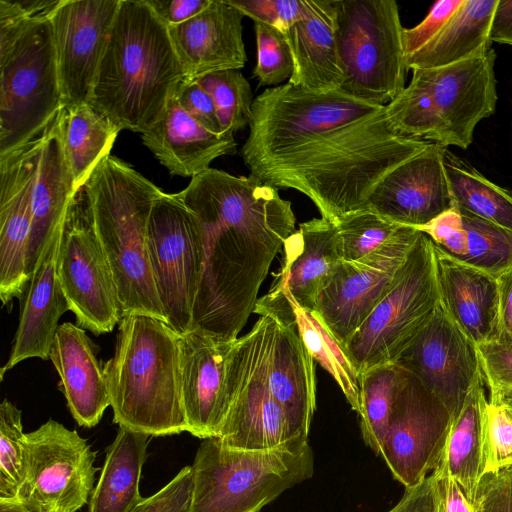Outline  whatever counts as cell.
<instances>
[{
    "label": "cell",
    "mask_w": 512,
    "mask_h": 512,
    "mask_svg": "<svg viewBox=\"0 0 512 512\" xmlns=\"http://www.w3.org/2000/svg\"><path fill=\"white\" fill-rule=\"evenodd\" d=\"M443 164L453 205L512 231V193L491 182L466 160L444 149Z\"/></svg>",
    "instance_id": "cell-36"
},
{
    "label": "cell",
    "mask_w": 512,
    "mask_h": 512,
    "mask_svg": "<svg viewBox=\"0 0 512 512\" xmlns=\"http://www.w3.org/2000/svg\"><path fill=\"white\" fill-rule=\"evenodd\" d=\"M148 435L119 426L106 449L88 512H129L142 498L139 482L146 459Z\"/></svg>",
    "instance_id": "cell-33"
},
{
    "label": "cell",
    "mask_w": 512,
    "mask_h": 512,
    "mask_svg": "<svg viewBox=\"0 0 512 512\" xmlns=\"http://www.w3.org/2000/svg\"><path fill=\"white\" fill-rule=\"evenodd\" d=\"M430 143L398 133L384 105L287 82L254 99L241 154L251 175L304 194L334 223L367 209L377 184Z\"/></svg>",
    "instance_id": "cell-1"
},
{
    "label": "cell",
    "mask_w": 512,
    "mask_h": 512,
    "mask_svg": "<svg viewBox=\"0 0 512 512\" xmlns=\"http://www.w3.org/2000/svg\"><path fill=\"white\" fill-rule=\"evenodd\" d=\"M58 276L76 325L101 335L119 324L123 310L112 269L94 227L85 185L75 191L65 213Z\"/></svg>",
    "instance_id": "cell-11"
},
{
    "label": "cell",
    "mask_w": 512,
    "mask_h": 512,
    "mask_svg": "<svg viewBox=\"0 0 512 512\" xmlns=\"http://www.w3.org/2000/svg\"><path fill=\"white\" fill-rule=\"evenodd\" d=\"M191 469V512H260L281 493L312 477L314 457L308 438L255 451L207 438Z\"/></svg>",
    "instance_id": "cell-8"
},
{
    "label": "cell",
    "mask_w": 512,
    "mask_h": 512,
    "mask_svg": "<svg viewBox=\"0 0 512 512\" xmlns=\"http://www.w3.org/2000/svg\"><path fill=\"white\" fill-rule=\"evenodd\" d=\"M489 397L500 399L501 401H503L505 404H507L512 409V388L501 392L497 396H489Z\"/></svg>",
    "instance_id": "cell-57"
},
{
    "label": "cell",
    "mask_w": 512,
    "mask_h": 512,
    "mask_svg": "<svg viewBox=\"0 0 512 512\" xmlns=\"http://www.w3.org/2000/svg\"><path fill=\"white\" fill-rule=\"evenodd\" d=\"M482 410L484 476L512 466V409L500 399L486 395Z\"/></svg>",
    "instance_id": "cell-42"
},
{
    "label": "cell",
    "mask_w": 512,
    "mask_h": 512,
    "mask_svg": "<svg viewBox=\"0 0 512 512\" xmlns=\"http://www.w3.org/2000/svg\"><path fill=\"white\" fill-rule=\"evenodd\" d=\"M336 30L335 0H305L303 18L283 34L293 59L290 84L319 94L341 88L345 72Z\"/></svg>",
    "instance_id": "cell-26"
},
{
    "label": "cell",
    "mask_w": 512,
    "mask_h": 512,
    "mask_svg": "<svg viewBox=\"0 0 512 512\" xmlns=\"http://www.w3.org/2000/svg\"><path fill=\"white\" fill-rule=\"evenodd\" d=\"M254 22L285 33L305 13V0H225Z\"/></svg>",
    "instance_id": "cell-44"
},
{
    "label": "cell",
    "mask_w": 512,
    "mask_h": 512,
    "mask_svg": "<svg viewBox=\"0 0 512 512\" xmlns=\"http://www.w3.org/2000/svg\"><path fill=\"white\" fill-rule=\"evenodd\" d=\"M434 261L440 303L450 318L476 346L498 340L497 278L436 244Z\"/></svg>",
    "instance_id": "cell-25"
},
{
    "label": "cell",
    "mask_w": 512,
    "mask_h": 512,
    "mask_svg": "<svg viewBox=\"0 0 512 512\" xmlns=\"http://www.w3.org/2000/svg\"><path fill=\"white\" fill-rule=\"evenodd\" d=\"M38 136L0 156V299L3 306L20 298L28 281L26 256L33 222L31 182Z\"/></svg>",
    "instance_id": "cell-20"
},
{
    "label": "cell",
    "mask_w": 512,
    "mask_h": 512,
    "mask_svg": "<svg viewBox=\"0 0 512 512\" xmlns=\"http://www.w3.org/2000/svg\"><path fill=\"white\" fill-rule=\"evenodd\" d=\"M467 234L466 263L498 278L512 269V231L461 212Z\"/></svg>",
    "instance_id": "cell-39"
},
{
    "label": "cell",
    "mask_w": 512,
    "mask_h": 512,
    "mask_svg": "<svg viewBox=\"0 0 512 512\" xmlns=\"http://www.w3.org/2000/svg\"><path fill=\"white\" fill-rule=\"evenodd\" d=\"M184 77L167 26L145 0H120L88 104L119 132L142 134Z\"/></svg>",
    "instance_id": "cell-3"
},
{
    "label": "cell",
    "mask_w": 512,
    "mask_h": 512,
    "mask_svg": "<svg viewBox=\"0 0 512 512\" xmlns=\"http://www.w3.org/2000/svg\"><path fill=\"white\" fill-rule=\"evenodd\" d=\"M75 191L56 113L37 138L31 182L33 222L26 256L28 279L46 244L63 223Z\"/></svg>",
    "instance_id": "cell-28"
},
{
    "label": "cell",
    "mask_w": 512,
    "mask_h": 512,
    "mask_svg": "<svg viewBox=\"0 0 512 512\" xmlns=\"http://www.w3.org/2000/svg\"><path fill=\"white\" fill-rule=\"evenodd\" d=\"M431 142L388 173L375 187L367 209L401 225L419 227L453 206L443 153Z\"/></svg>",
    "instance_id": "cell-21"
},
{
    "label": "cell",
    "mask_w": 512,
    "mask_h": 512,
    "mask_svg": "<svg viewBox=\"0 0 512 512\" xmlns=\"http://www.w3.org/2000/svg\"><path fill=\"white\" fill-rule=\"evenodd\" d=\"M179 339L158 318L122 317L114 355L103 366L114 423L148 436L187 431Z\"/></svg>",
    "instance_id": "cell-4"
},
{
    "label": "cell",
    "mask_w": 512,
    "mask_h": 512,
    "mask_svg": "<svg viewBox=\"0 0 512 512\" xmlns=\"http://www.w3.org/2000/svg\"><path fill=\"white\" fill-rule=\"evenodd\" d=\"M192 469L182 468L163 488L142 497L129 512H191Z\"/></svg>",
    "instance_id": "cell-45"
},
{
    "label": "cell",
    "mask_w": 512,
    "mask_h": 512,
    "mask_svg": "<svg viewBox=\"0 0 512 512\" xmlns=\"http://www.w3.org/2000/svg\"><path fill=\"white\" fill-rule=\"evenodd\" d=\"M266 322V377L297 437L308 438L316 409L315 360L293 323L262 314Z\"/></svg>",
    "instance_id": "cell-23"
},
{
    "label": "cell",
    "mask_w": 512,
    "mask_h": 512,
    "mask_svg": "<svg viewBox=\"0 0 512 512\" xmlns=\"http://www.w3.org/2000/svg\"><path fill=\"white\" fill-rule=\"evenodd\" d=\"M236 339H223L195 329L180 334L186 432L202 440L217 438L227 417L230 366Z\"/></svg>",
    "instance_id": "cell-19"
},
{
    "label": "cell",
    "mask_w": 512,
    "mask_h": 512,
    "mask_svg": "<svg viewBox=\"0 0 512 512\" xmlns=\"http://www.w3.org/2000/svg\"><path fill=\"white\" fill-rule=\"evenodd\" d=\"M85 186L94 227L114 275L123 316L144 314L167 323L147 248L151 210L163 191L111 154L97 165Z\"/></svg>",
    "instance_id": "cell-5"
},
{
    "label": "cell",
    "mask_w": 512,
    "mask_h": 512,
    "mask_svg": "<svg viewBox=\"0 0 512 512\" xmlns=\"http://www.w3.org/2000/svg\"><path fill=\"white\" fill-rule=\"evenodd\" d=\"M229 381L230 408L217 437L223 445L249 451L269 450L298 438L268 387L264 316L236 339Z\"/></svg>",
    "instance_id": "cell-13"
},
{
    "label": "cell",
    "mask_w": 512,
    "mask_h": 512,
    "mask_svg": "<svg viewBox=\"0 0 512 512\" xmlns=\"http://www.w3.org/2000/svg\"><path fill=\"white\" fill-rule=\"evenodd\" d=\"M0 512H43L19 499H0Z\"/></svg>",
    "instance_id": "cell-56"
},
{
    "label": "cell",
    "mask_w": 512,
    "mask_h": 512,
    "mask_svg": "<svg viewBox=\"0 0 512 512\" xmlns=\"http://www.w3.org/2000/svg\"><path fill=\"white\" fill-rule=\"evenodd\" d=\"M120 0H63L51 17L61 106L88 104Z\"/></svg>",
    "instance_id": "cell-18"
},
{
    "label": "cell",
    "mask_w": 512,
    "mask_h": 512,
    "mask_svg": "<svg viewBox=\"0 0 512 512\" xmlns=\"http://www.w3.org/2000/svg\"><path fill=\"white\" fill-rule=\"evenodd\" d=\"M342 92L386 106L405 88L407 66L394 0H335Z\"/></svg>",
    "instance_id": "cell-9"
},
{
    "label": "cell",
    "mask_w": 512,
    "mask_h": 512,
    "mask_svg": "<svg viewBox=\"0 0 512 512\" xmlns=\"http://www.w3.org/2000/svg\"><path fill=\"white\" fill-rule=\"evenodd\" d=\"M490 40L512 46V0H498L491 23Z\"/></svg>",
    "instance_id": "cell-55"
},
{
    "label": "cell",
    "mask_w": 512,
    "mask_h": 512,
    "mask_svg": "<svg viewBox=\"0 0 512 512\" xmlns=\"http://www.w3.org/2000/svg\"><path fill=\"white\" fill-rule=\"evenodd\" d=\"M439 304L434 243L422 233L396 283L345 345L359 376L396 363Z\"/></svg>",
    "instance_id": "cell-10"
},
{
    "label": "cell",
    "mask_w": 512,
    "mask_h": 512,
    "mask_svg": "<svg viewBox=\"0 0 512 512\" xmlns=\"http://www.w3.org/2000/svg\"><path fill=\"white\" fill-rule=\"evenodd\" d=\"M253 313L293 323L313 359L335 380L351 408L360 412L359 374L344 346L323 325L315 311L300 306L284 287H270Z\"/></svg>",
    "instance_id": "cell-31"
},
{
    "label": "cell",
    "mask_w": 512,
    "mask_h": 512,
    "mask_svg": "<svg viewBox=\"0 0 512 512\" xmlns=\"http://www.w3.org/2000/svg\"><path fill=\"white\" fill-rule=\"evenodd\" d=\"M282 251L272 286L286 288L300 306L314 311L320 291L342 261L336 225L322 217L303 222Z\"/></svg>",
    "instance_id": "cell-30"
},
{
    "label": "cell",
    "mask_w": 512,
    "mask_h": 512,
    "mask_svg": "<svg viewBox=\"0 0 512 512\" xmlns=\"http://www.w3.org/2000/svg\"><path fill=\"white\" fill-rule=\"evenodd\" d=\"M244 17L225 0H211L195 17L167 27L186 77L197 78L245 66Z\"/></svg>",
    "instance_id": "cell-24"
},
{
    "label": "cell",
    "mask_w": 512,
    "mask_h": 512,
    "mask_svg": "<svg viewBox=\"0 0 512 512\" xmlns=\"http://www.w3.org/2000/svg\"><path fill=\"white\" fill-rule=\"evenodd\" d=\"M431 476L415 487L405 489L400 501L387 512H430Z\"/></svg>",
    "instance_id": "cell-54"
},
{
    "label": "cell",
    "mask_w": 512,
    "mask_h": 512,
    "mask_svg": "<svg viewBox=\"0 0 512 512\" xmlns=\"http://www.w3.org/2000/svg\"><path fill=\"white\" fill-rule=\"evenodd\" d=\"M196 216L203 269L191 329L238 338L285 240L296 231L290 201L254 177L209 168L175 193Z\"/></svg>",
    "instance_id": "cell-2"
},
{
    "label": "cell",
    "mask_w": 512,
    "mask_h": 512,
    "mask_svg": "<svg viewBox=\"0 0 512 512\" xmlns=\"http://www.w3.org/2000/svg\"><path fill=\"white\" fill-rule=\"evenodd\" d=\"M451 420L443 403L406 370L379 453L405 489L438 466Z\"/></svg>",
    "instance_id": "cell-16"
},
{
    "label": "cell",
    "mask_w": 512,
    "mask_h": 512,
    "mask_svg": "<svg viewBox=\"0 0 512 512\" xmlns=\"http://www.w3.org/2000/svg\"><path fill=\"white\" fill-rule=\"evenodd\" d=\"M97 348L85 329L65 322L59 325L49 353L67 407L78 425L85 428L96 426L110 406Z\"/></svg>",
    "instance_id": "cell-27"
},
{
    "label": "cell",
    "mask_w": 512,
    "mask_h": 512,
    "mask_svg": "<svg viewBox=\"0 0 512 512\" xmlns=\"http://www.w3.org/2000/svg\"><path fill=\"white\" fill-rule=\"evenodd\" d=\"M195 79L212 97L222 133L233 135L249 127L255 98L239 70L212 72Z\"/></svg>",
    "instance_id": "cell-38"
},
{
    "label": "cell",
    "mask_w": 512,
    "mask_h": 512,
    "mask_svg": "<svg viewBox=\"0 0 512 512\" xmlns=\"http://www.w3.org/2000/svg\"><path fill=\"white\" fill-rule=\"evenodd\" d=\"M174 95L181 107L204 128L217 134H224L212 97L195 78L184 77L177 84Z\"/></svg>",
    "instance_id": "cell-48"
},
{
    "label": "cell",
    "mask_w": 512,
    "mask_h": 512,
    "mask_svg": "<svg viewBox=\"0 0 512 512\" xmlns=\"http://www.w3.org/2000/svg\"><path fill=\"white\" fill-rule=\"evenodd\" d=\"M472 504L474 512H512V466L485 474Z\"/></svg>",
    "instance_id": "cell-49"
},
{
    "label": "cell",
    "mask_w": 512,
    "mask_h": 512,
    "mask_svg": "<svg viewBox=\"0 0 512 512\" xmlns=\"http://www.w3.org/2000/svg\"><path fill=\"white\" fill-rule=\"evenodd\" d=\"M482 378L452 417L444 452L439 464L473 502L484 472V424L482 403L486 396Z\"/></svg>",
    "instance_id": "cell-34"
},
{
    "label": "cell",
    "mask_w": 512,
    "mask_h": 512,
    "mask_svg": "<svg viewBox=\"0 0 512 512\" xmlns=\"http://www.w3.org/2000/svg\"><path fill=\"white\" fill-rule=\"evenodd\" d=\"M62 226L46 244L19 298V324L1 378L23 360H48L59 319L69 310L58 276Z\"/></svg>",
    "instance_id": "cell-22"
},
{
    "label": "cell",
    "mask_w": 512,
    "mask_h": 512,
    "mask_svg": "<svg viewBox=\"0 0 512 512\" xmlns=\"http://www.w3.org/2000/svg\"><path fill=\"white\" fill-rule=\"evenodd\" d=\"M499 288V337L512 346V269L497 278Z\"/></svg>",
    "instance_id": "cell-53"
},
{
    "label": "cell",
    "mask_w": 512,
    "mask_h": 512,
    "mask_svg": "<svg viewBox=\"0 0 512 512\" xmlns=\"http://www.w3.org/2000/svg\"><path fill=\"white\" fill-rule=\"evenodd\" d=\"M141 138L170 175L181 177L200 174L216 158L232 155L237 148L232 134L204 128L181 107L174 94L160 119Z\"/></svg>",
    "instance_id": "cell-29"
},
{
    "label": "cell",
    "mask_w": 512,
    "mask_h": 512,
    "mask_svg": "<svg viewBox=\"0 0 512 512\" xmlns=\"http://www.w3.org/2000/svg\"><path fill=\"white\" fill-rule=\"evenodd\" d=\"M476 347L489 396H497L512 388V346L491 341Z\"/></svg>",
    "instance_id": "cell-47"
},
{
    "label": "cell",
    "mask_w": 512,
    "mask_h": 512,
    "mask_svg": "<svg viewBox=\"0 0 512 512\" xmlns=\"http://www.w3.org/2000/svg\"><path fill=\"white\" fill-rule=\"evenodd\" d=\"M57 119L77 190L86 184L97 165L110 155L119 131L89 104L61 106Z\"/></svg>",
    "instance_id": "cell-35"
},
{
    "label": "cell",
    "mask_w": 512,
    "mask_h": 512,
    "mask_svg": "<svg viewBox=\"0 0 512 512\" xmlns=\"http://www.w3.org/2000/svg\"><path fill=\"white\" fill-rule=\"evenodd\" d=\"M498 0H463L441 30L405 58L408 69L435 68L485 55Z\"/></svg>",
    "instance_id": "cell-32"
},
{
    "label": "cell",
    "mask_w": 512,
    "mask_h": 512,
    "mask_svg": "<svg viewBox=\"0 0 512 512\" xmlns=\"http://www.w3.org/2000/svg\"><path fill=\"white\" fill-rule=\"evenodd\" d=\"M421 234L404 225L371 254L355 261L342 260L322 288L314 311L344 348L396 283Z\"/></svg>",
    "instance_id": "cell-15"
},
{
    "label": "cell",
    "mask_w": 512,
    "mask_h": 512,
    "mask_svg": "<svg viewBox=\"0 0 512 512\" xmlns=\"http://www.w3.org/2000/svg\"><path fill=\"white\" fill-rule=\"evenodd\" d=\"M493 49L451 65L413 69L408 86L386 112L400 134L468 148L477 124L495 113L497 103Z\"/></svg>",
    "instance_id": "cell-6"
},
{
    "label": "cell",
    "mask_w": 512,
    "mask_h": 512,
    "mask_svg": "<svg viewBox=\"0 0 512 512\" xmlns=\"http://www.w3.org/2000/svg\"><path fill=\"white\" fill-rule=\"evenodd\" d=\"M96 452L76 430L48 420L26 433L18 499L43 512H77L94 489Z\"/></svg>",
    "instance_id": "cell-14"
},
{
    "label": "cell",
    "mask_w": 512,
    "mask_h": 512,
    "mask_svg": "<svg viewBox=\"0 0 512 512\" xmlns=\"http://www.w3.org/2000/svg\"><path fill=\"white\" fill-rule=\"evenodd\" d=\"M396 363L439 399L452 417L482 378L476 345L441 303Z\"/></svg>",
    "instance_id": "cell-17"
},
{
    "label": "cell",
    "mask_w": 512,
    "mask_h": 512,
    "mask_svg": "<svg viewBox=\"0 0 512 512\" xmlns=\"http://www.w3.org/2000/svg\"><path fill=\"white\" fill-rule=\"evenodd\" d=\"M167 26H175L195 17L206 9L211 0H145Z\"/></svg>",
    "instance_id": "cell-52"
},
{
    "label": "cell",
    "mask_w": 512,
    "mask_h": 512,
    "mask_svg": "<svg viewBox=\"0 0 512 512\" xmlns=\"http://www.w3.org/2000/svg\"><path fill=\"white\" fill-rule=\"evenodd\" d=\"M434 244L462 260L467 254V234L460 210L452 206L425 225L416 227Z\"/></svg>",
    "instance_id": "cell-46"
},
{
    "label": "cell",
    "mask_w": 512,
    "mask_h": 512,
    "mask_svg": "<svg viewBox=\"0 0 512 512\" xmlns=\"http://www.w3.org/2000/svg\"><path fill=\"white\" fill-rule=\"evenodd\" d=\"M257 60L254 76L261 86H279L289 81L293 73V59L283 33L254 22Z\"/></svg>",
    "instance_id": "cell-43"
},
{
    "label": "cell",
    "mask_w": 512,
    "mask_h": 512,
    "mask_svg": "<svg viewBox=\"0 0 512 512\" xmlns=\"http://www.w3.org/2000/svg\"><path fill=\"white\" fill-rule=\"evenodd\" d=\"M62 105L51 18L0 4V156L40 135Z\"/></svg>",
    "instance_id": "cell-7"
},
{
    "label": "cell",
    "mask_w": 512,
    "mask_h": 512,
    "mask_svg": "<svg viewBox=\"0 0 512 512\" xmlns=\"http://www.w3.org/2000/svg\"><path fill=\"white\" fill-rule=\"evenodd\" d=\"M405 376L403 367L389 363L372 367L359 377L361 434L366 445L377 455Z\"/></svg>",
    "instance_id": "cell-37"
},
{
    "label": "cell",
    "mask_w": 512,
    "mask_h": 512,
    "mask_svg": "<svg viewBox=\"0 0 512 512\" xmlns=\"http://www.w3.org/2000/svg\"><path fill=\"white\" fill-rule=\"evenodd\" d=\"M21 411L8 399L0 405V499H18L25 472Z\"/></svg>",
    "instance_id": "cell-41"
},
{
    "label": "cell",
    "mask_w": 512,
    "mask_h": 512,
    "mask_svg": "<svg viewBox=\"0 0 512 512\" xmlns=\"http://www.w3.org/2000/svg\"><path fill=\"white\" fill-rule=\"evenodd\" d=\"M339 252L344 261L359 260L384 245L404 225L365 209L340 217L334 222Z\"/></svg>",
    "instance_id": "cell-40"
},
{
    "label": "cell",
    "mask_w": 512,
    "mask_h": 512,
    "mask_svg": "<svg viewBox=\"0 0 512 512\" xmlns=\"http://www.w3.org/2000/svg\"><path fill=\"white\" fill-rule=\"evenodd\" d=\"M148 257L167 323L179 334L191 329L203 269V245L196 216L176 194L163 192L148 224Z\"/></svg>",
    "instance_id": "cell-12"
},
{
    "label": "cell",
    "mask_w": 512,
    "mask_h": 512,
    "mask_svg": "<svg viewBox=\"0 0 512 512\" xmlns=\"http://www.w3.org/2000/svg\"><path fill=\"white\" fill-rule=\"evenodd\" d=\"M430 512H474L472 502L443 465L432 471Z\"/></svg>",
    "instance_id": "cell-51"
},
{
    "label": "cell",
    "mask_w": 512,
    "mask_h": 512,
    "mask_svg": "<svg viewBox=\"0 0 512 512\" xmlns=\"http://www.w3.org/2000/svg\"><path fill=\"white\" fill-rule=\"evenodd\" d=\"M463 0H439L430 8L427 16L413 28H404L405 58L428 43L446 24Z\"/></svg>",
    "instance_id": "cell-50"
}]
</instances>
